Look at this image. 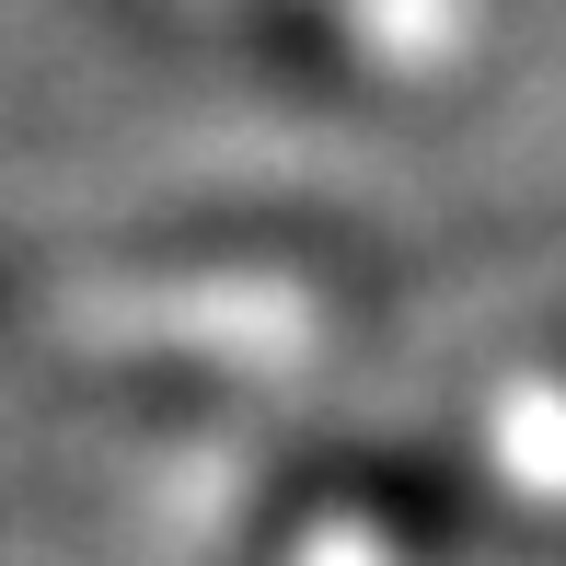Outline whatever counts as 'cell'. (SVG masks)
<instances>
[{
    "label": "cell",
    "instance_id": "1",
    "mask_svg": "<svg viewBox=\"0 0 566 566\" xmlns=\"http://www.w3.org/2000/svg\"><path fill=\"white\" fill-rule=\"evenodd\" d=\"M381 313V254L336 220H116L0 243V347L82 394H243L347 358Z\"/></svg>",
    "mask_w": 566,
    "mask_h": 566
},
{
    "label": "cell",
    "instance_id": "2",
    "mask_svg": "<svg viewBox=\"0 0 566 566\" xmlns=\"http://www.w3.org/2000/svg\"><path fill=\"white\" fill-rule=\"evenodd\" d=\"M485 497V532H521V544H566V347L521 358V370L485 394V428L462 451Z\"/></svg>",
    "mask_w": 566,
    "mask_h": 566
}]
</instances>
